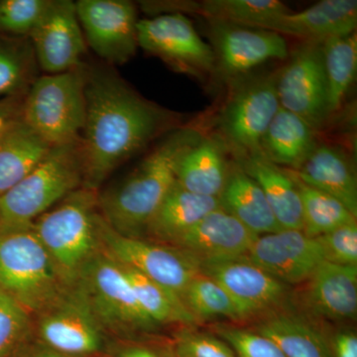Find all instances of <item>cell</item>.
<instances>
[{
	"instance_id": "6da1fadb",
	"label": "cell",
	"mask_w": 357,
	"mask_h": 357,
	"mask_svg": "<svg viewBox=\"0 0 357 357\" xmlns=\"http://www.w3.org/2000/svg\"><path fill=\"white\" fill-rule=\"evenodd\" d=\"M82 134L84 185L98 191L117 167L178 128V115L136 93L114 69L89 66Z\"/></svg>"
},
{
	"instance_id": "7a4b0ae2",
	"label": "cell",
	"mask_w": 357,
	"mask_h": 357,
	"mask_svg": "<svg viewBox=\"0 0 357 357\" xmlns=\"http://www.w3.org/2000/svg\"><path fill=\"white\" fill-rule=\"evenodd\" d=\"M204 134L195 128L173 129L121 182L98 192V211L110 229L143 238L148 222L176 183V165Z\"/></svg>"
},
{
	"instance_id": "3957f363",
	"label": "cell",
	"mask_w": 357,
	"mask_h": 357,
	"mask_svg": "<svg viewBox=\"0 0 357 357\" xmlns=\"http://www.w3.org/2000/svg\"><path fill=\"white\" fill-rule=\"evenodd\" d=\"M98 196L95 190L79 188L33 223L67 287L76 285L84 268L102 252Z\"/></svg>"
},
{
	"instance_id": "277c9868",
	"label": "cell",
	"mask_w": 357,
	"mask_h": 357,
	"mask_svg": "<svg viewBox=\"0 0 357 357\" xmlns=\"http://www.w3.org/2000/svg\"><path fill=\"white\" fill-rule=\"evenodd\" d=\"M81 139L52 148L31 173L0 197V234L32 229L35 220L83 187Z\"/></svg>"
},
{
	"instance_id": "5b68a950",
	"label": "cell",
	"mask_w": 357,
	"mask_h": 357,
	"mask_svg": "<svg viewBox=\"0 0 357 357\" xmlns=\"http://www.w3.org/2000/svg\"><path fill=\"white\" fill-rule=\"evenodd\" d=\"M88 64L39 76L23 102L21 116L51 147L81 139L86 116Z\"/></svg>"
},
{
	"instance_id": "8992f818",
	"label": "cell",
	"mask_w": 357,
	"mask_h": 357,
	"mask_svg": "<svg viewBox=\"0 0 357 357\" xmlns=\"http://www.w3.org/2000/svg\"><path fill=\"white\" fill-rule=\"evenodd\" d=\"M32 229L0 234V289L30 314H38L67 291Z\"/></svg>"
},
{
	"instance_id": "52a82bcc",
	"label": "cell",
	"mask_w": 357,
	"mask_h": 357,
	"mask_svg": "<svg viewBox=\"0 0 357 357\" xmlns=\"http://www.w3.org/2000/svg\"><path fill=\"white\" fill-rule=\"evenodd\" d=\"M76 285L103 331L128 335L158 328L143 312L121 265L105 253L89 263Z\"/></svg>"
},
{
	"instance_id": "ba28073f",
	"label": "cell",
	"mask_w": 357,
	"mask_h": 357,
	"mask_svg": "<svg viewBox=\"0 0 357 357\" xmlns=\"http://www.w3.org/2000/svg\"><path fill=\"white\" fill-rule=\"evenodd\" d=\"M98 229L102 253L144 275L183 302L185 289L199 273V264L194 258L168 244L121 236L110 229L102 215Z\"/></svg>"
},
{
	"instance_id": "9c48e42d",
	"label": "cell",
	"mask_w": 357,
	"mask_h": 357,
	"mask_svg": "<svg viewBox=\"0 0 357 357\" xmlns=\"http://www.w3.org/2000/svg\"><path fill=\"white\" fill-rule=\"evenodd\" d=\"M276 75L243 82L223 107L218 119L220 136L236 157L260 151L263 136L280 109Z\"/></svg>"
},
{
	"instance_id": "30bf717a",
	"label": "cell",
	"mask_w": 357,
	"mask_h": 357,
	"mask_svg": "<svg viewBox=\"0 0 357 357\" xmlns=\"http://www.w3.org/2000/svg\"><path fill=\"white\" fill-rule=\"evenodd\" d=\"M289 56L287 64L276 75L279 103L318 130L332 115L321 42L304 41Z\"/></svg>"
},
{
	"instance_id": "8fae6325",
	"label": "cell",
	"mask_w": 357,
	"mask_h": 357,
	"mask_svg": "<svg viewBox=\"0 0 357 357\" xmlns=\"http://www.w3.org/2000/svg\"><path fill=\"white\" fill-rule=\"evenodd\" d=\"M137 36L138 47L178 72L196 77L215 73L213 48L201 38L192 21L183 13H166L139 20Z\"/></svg>"
},
{
	"instance_id": "7c38bea8",
	"label": "cell",
	"mask_w": 357,
	"mask_h": 357,
	"mask_svg": "<svg viewBox=\"0 0 357 357\" xmlns=\"http://www.w3.org/2000/svg\"><path fill=\"white\" fill-rule=\"evenodd\" d=\"M77 18L86 45L109 65H122L138 48L137 9L126 0H79Z\"/></svg>"
},
{
	"instance_id": "4fadbf2b",
	"label": "cell",
	"mask_w": 357,
	"mask_h": 357,
	"mask_svg": "<svg viewBox=\"0 0 357 357\" xmlns=\"http://www.w3.org/2000/svg\"><path fill=\"white\" fill-rule=\"evenodd\" d=\"M215 74L225 81L241 79L270 60L289 57L287 42L278 33L259 28L211 21Z\"/></svg>"
},
{
	"instance_id": "5bb4252c",
	"label": "cell",
	"mask_w": 357,
	"mask_h": 357,
	"mask_svg": "<svg viewBox=\"0 0 357 357\" xmlns=\"http://www.w3.org/2000/svg\"><path fill=\"white\" fill-rule=\"evenodd\" d=\"M37 316L40 337L53 351L64 356H83L102 347V328L77 285L67 289L53 305Z\"/></svg>"
},
{
	"instance_id": "9a60e30c",
	"label": "cell",
	"mask_w": 357,
	"mask_h": 357,
	"mask_svg": "<svg viewBox=\"0 0 357 357\" xmlns=\"http://www.w3.org/2000/svg\"><path fill=\"white\" fill-rule=\"evenodd\" d=\"M29 38L39 68L47 74L68 72L84 63L86 43L76 2L49 0Z\"/></svg>"
},
{
	"instance_id": "2e32d148",
	"label": "cell",
	"mask_w": 357,
	"mask_h": 357,
	"mask_svg": "<svg viewBox=\"0 0 357 357\" xmlns=\"http://www.w3.org/2000/svg\"><path fill=\"white\" fill-rule=\"evenodd\" d=\"M246 259L288 286L305 283L325 261L317 238L297 229L256 237Z\"/></svg>"
},
{
	"instance_id": "e0dca14e",
	"label": "cell",
	"mask_w": 357,
	"mask_h": 357,
	"mask_svg": "<svg viewBox=\"0 0 357 357\" xmlns=\"http://www.w3.org/2000/svg\"><path fill=\"white\" fill-rule=\"evenodd\" d=\"M199 272L213 279L234 300L243 318L279 306L289 286L244 258L203 263Z\"/></svg>"
},
{
	"instance_id": "ac0fdd59",
	"label": "cell",
	"mask_w": 357,
	"mask_h": 357,
	"mask_svg": "<svg viewBox=\"0 0 357 357\" xmlns=\"http://www.w3.org/2000/svg\"><path fill=\"white\" fill-rule=\"evenodd\" d=\"M256 237L222 208L213 211L169 245L203 263L244 258Z\"/></svg>"
},
{
	"instance_id": "d6986e66",
	"label": "cell",
	"mask_w": 357,
	"mask_h": 357,
	"mask_svg": "<svg viewBox=\"0 0 357 357\" xmlns=\"http://www.w3.org/2000/svg\"><path fill=\"white\" fill-rule=\"evenodd\" d=\"M302 302L319 318L354 319L357 314V267L324 261L306 282Z\"/></svg>"
},
{
	"instance_id": "ffe728a7",
	"label": "cell",
	"mask_w": 357,
	"mask_h": 357,
	"mask_svg": "<svg viewBox=\"0 0 357 357\" xmlns=\"http://www.w3.org/2000/svg\"><path fill=\"white\" fill-rule=\"evenodd\" d=\"M356 0H323L300 13L284 14L263 29L304 41L323 42L356 33Z\"/></svg>"
},
{
	"instance_id": "44dd1931",
	"label": "cell",
	"mask_w": 357,
	"mask_h": 357,
	"mask_svg": "<svg viewBox=\"0 0 357 357\" xmlns=\"http://www.w3.org/2000/svg\"><path fill=\"white\" fill-rule=\"evenodd\" d=\"M229 150L222 136H202L178 160V184L199 196L220 198L231 166Z\"/></svg>"
},
{
	"instance_id": "7402d4cb",
	"label": "cell",
	"mask_w": 357,
	"mask_h": 357,
	"mask_svg": "<svg viewBox=\"0 0 357 357\" xmlns=\"http://www.w3.org/2000/svg\"><path fill=\"white\" fill-rule=\"evenodd\" d=\"M236 161L261 188L280 229L303 230L299 190L290 171L275 165L261 151L237 156Z\"/></svg>"
},
{
	"instance_id": "603a6c76",
	"label": "cell",
	"mask_w": 357,
	"mask_h": 357,
	"mask_svg": "<svg viewBox=\"0 0 357 357\" xmlns=\"http://www.w3.org/2000/svg\"><path fill=\"white\" fill-rule=\"evenodd\" d=\"M292 173L304 184L338 199L357 218L356 174L342 150L332 145L318 144Z\"/></svg>"
},
{
	"instance_id": "cb8c5ba5",
	"label": "cell",
	"mask_w": 357,
	"mask_h": 357,
	"mask_svg": "<svg viewBox=\"0 0 357 357\" xmlns=\"http://www.w3.org/2000/svg\"><path fill=\"white\" fill-rule=\"evenodd\" d=\"M52 148L21 115L0 128V197L31 173Z\"/></svg>"
},
{
	"instance_id": "d4e9b609",
	"label": "cell",
	"mask_w": 357,
	"mask_h": 357,
	"mask_svg": "<svg viewBox=\"0 0 357 357\" xmlns=\"http://www.w3.org/2000/svg\"><path fill=\"white\" fill-rule=\"evenodd\" d=\"M220 208V199L187 191L176 181L148 222L145 236L155 243L169 245L208 213Z\"/></svg>"
},
{
	"instance_id": "484cf974",
	"label": "cell",
	"mask_w": 357,
	"mask_h": 357,
	"mask_svg": "<svg viewBox=\"0 0 357 357\" xmlns=\"http://www.w3.org/2000/svg\"><path fill=\"white\" fill-rule=\"evenodd\" d=\"M218 199L222 210L236 218L255 236L281 230L261 188L237 161L231 163L229 177Z\"/></svg>"
},
{
	"instance_id": "4316f807",
	"label": "cell",
	"mask_w": 357,
	"mask_h": 357,
	"mask_svg": "<svg viewBox=\"0 0 357 357\" xmlns=\"http://www.w3.org/2000/svg\"><path fill=\"white\" fill-rule=\"evenodd\" d=\"M314 132L304 119L280 107L263 136L260 151L275 165L298 170L318 145Z\"/></svg>"
},
{
	"instance_id": "83f0119b",
	"label": "cell",
	"mask_w": 357,
	"mask_h": 357,
	"mask_svg": "<svg viewBox=\"0 0 357 357\" xmlns=\"http://www.w3.org/2000/svg\"><path fill=\"white\" fill-rule=\"evenodd\" d=\"M170 13L194 11L211 21L232 23L263 29L284 14L291 13L278 0H206L202 2H177Z\"/></svg>"
},
{
	"instance_id": "f1b7e54d",
	"label": "cell",
	"mask_w": 357,
	"mask_h": 357,
	"mask_svg": "<svg viewBox=\"0 0 357 357\" xmlns=\"http://www.w3.org/2000/svg\"><path fill=\"white\" fill-rule=\"evenodd\" d=\"M255 332L269 338L287 357H333L330 340L296 314L269 317L256 326Z\"/></svg>"
},
{
	"instance_id": "f546056e",
	"label": "cell",
	"mask_w": 357,
	"mask_h": 357,
	"mask_svg": "<svg viewBox=\"0 0 357 357\" xmlns=\"http://www.w3.org/2000/svg\"><path fill=\"white\" fill-rule=\"evenodd\" d=\"M39 69L29 37L0 35V100L24 98Z\"/></svg>"
},
{
	"instance_id": "4dcf8cb0",
	"label": "cell",
	"mask_w": 357,
	"mask_h": 357,
	"mask_svg": "<svg viewBox=\"0 0 357 357\" xmlns=\"http://www.w3.org/2000/svg\"><path fill=\"white\" fill-rule=\"evenodd\" d=\"M324 70L328 86L331 114L342 107L345 96L356 81L357 72L356 33L332 37L321 42Z\"/></svg>"
},
{
	"instance_id": "1f68e13d",
	"label": "cell",
	"mask_w": 357,
	"mask_h": 357,
	"mask_svg": "<svg viewBox=\"0 0 357 357\" xmlns=\"http://www.w3.org/2000/svg\"><path fill=\"white\" fill-rule=\"evenodd\" d=\"M302 203L303 231L316 238L332 230L356 220L344 204L326 192L301 182L292 173Z\"/></svg>"
},
{
	"instance_id": "d6a6232c",
	"label": "cell",
	"mask_w": 357,
	"mask_h": 357,
	"mask_svg": "<svg viewBox=\"0 0 357 357\" xmlns=\"http://www.w3.org/2000/svg\"><path fill=\"white\" fill-rule=\"evenodd\" d=\"M121 265V264H119ZM140 307L157 326L168 324H191L194 318L184 303L172 293L131 268L122 266Z\"/></svg>"
},
{
	"instance_id": "836d02e7",
	"label": "cell",
	"mask_w": 357,
	"mask_h": 357,
	"mask_svg": "<svg viewBox=\"0 0 357 357\" xmlns=\"http://www.w3.org/2000/svg\"><path fill=\"white\" fill-rule=\"evenodd\" d=\"M183 303L195 321L217 318L244 319L243 312L229 294L201 272L185 289Z\"/></svg>"
},
{
	"instance_id": "e575fe53",
	"label": "cell",
	"mask_w": 357,
	"mask_h": 357,
	"mask_svg": "<svg viewBox=\"0 0 357 357\" xmlns=\"http://www.w3.org/2000/svg\"><path fill=\"white\" fill-rule=\"evenodd\" d=\"M49 0H0V35L29 37Z\"/></svg>"
},
{
	"instance_id": "d590c367",
	"label": "cell",
	"mask_w": 357,
	"mask_h": 357,
	"mask_svg": "<svg viewBox=\"0 0 357 357\" xmlns=\"http://www.w3.org/2000/svg\"><path fill=\"white\" fill-rule=\"evenodd\" d=\"M31 314L0 289V357L13 351L27 335Z\"/></svg>"
},
{
	"instance_id": "8d00e7d4",
	"label": "cell",
	"mask_w": 357,
	"mask_h": 357,
	"mask_svg": "<svg viewBox=\"0 0 357 357\" xmlns=\"http://www.w3.org/2000/svg\"><path fill=\"white\" fill-rule=\"evenodd\" d=\"M215 333L234 349L237 357H287L269 338L255 331L218 326Z\"/></svg>"
},
{
	"instance_id": "74e56055",
	"label": "cell",
	"mask_w": 357,
	"mask_h": 357,
	"mask_svg": "<svg viewBox=\"0 0 357 357\" xmlns=\"http://www.w3.org/2000/svg\"><path fill=\"white\" fill-rule=\"evenodd\" d=\"M316 238L323 250L325 261L357 267L356 220Z\"/></svg>"
},
{
	"instance_id": "f35d334b",
	"label": "cell",
	"mask_w": 357,
	"mask_h": 357,
	"mask_svg": "<svg viewBox=\"0 0 357 357\" xmlns=\"http://www.w3.org/2000/svg\"><path fill=\"white\" fill-rule=\"evenodd\" d=\"M178 357H237L222 338L204 333H185L176 347Z\"/></svg>"
},
{
	"instance_id": "ab89813d",
	"label": "cell",
	"mask_w": 357,
	"mask_h": 357,
	"mask_svg": "<svg viewBox=\"0 0 357 357\" xmlns=\"http://www.w3.org/2000/svg\"><path fill=\"white\" fill-rule=\"evenodd\" d=\"M333 357H357V337L354 331H340L330 340Z\"/></svg>"
},
{
	"instance_id": "60d3db41",
	"label": "cell",
	"mask_w": 357,
	"mask_h": 357,
	"mask_svg": "<svg viewBox=\"0 0 357 357\" xmlns=\"http://www.w3.org/2000/svg\"><path fill=\"white\" fill-rule=\"evenodd\" d=\"M24 98H7L0 100V128L7 122L20 116Z\"/></svg>"
},
{
	"instance_id": "b9f144b4",
	"label": "cell",
	"mask_w": 357,
	"mask_h": 357,
	"mask_svg": "<svg viewBox=\"0 0 357 357\" xmlns=\"http://www.w3.org/2000/svg\"><path fill=\"white\" fill-rule=\"evenodd\" d=\"M119 357H159L153 351H149L143 347H133V349H128L122 352Z\"/></svg>"
},
{
	"instance_id": "7bdbcfd3",
	"label": "cell",
	"mask_w": 357,
	"mask_h": 357,
	"mask_svg": "<svg viewBox=\"0 0 357 357\" xmlns=\"http://www.w3.org/2000/svg\"><path fill=\"white\" fill-rule=\"evenodd\" d=\"M32 357H67L64 354H60L53 351V349H48V351H40L38 354H34Z\"/></svg>"
}]
</instances>
